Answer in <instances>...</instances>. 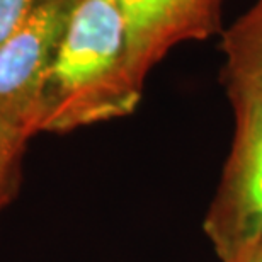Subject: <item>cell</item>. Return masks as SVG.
Wrapping results in <instances>:
<instances>
[{"instance_id": "cell-2", "label": "cell", "mask_w": 262, "mask_h": 262, "mask_svg": "<svg viewBox=\"0 0 262 262\" xmlns=\"http://www.w3.org/2000/svg\"><path fill=\"white\" fill-rule=\"evenodd\" d=\"M235 133L204 232L222 262H238L262 238V101L233 106Z\"/></svg>"}, {"instance_id": "cell-1", "label": "cell", "mask_w": 262, "mask_h": 262, "mask_svg": "<svg viewBox=\"0 0 262 262\" xmlns=\"http://www.w3.org/2000/svg\"><path fill=\"white\" fill-rule=\"evenodd\" d=\"M141 94L129 70L119 2L77 0L43 87L39 133H70L129 116Z\"/></svg>"}, {"instance_id": "cell-5", "label": "cell", "mask_w": 262, "mask_h": 262, "mask_svg": "<svg viewBox=\"0 0 262 262\" xmlns=\"http://www.w3.org/2000/svg\"><path fill=\"white\" fill-rule=\"evenodd\" d=\"M223 82L232 106L262 101V0L222 33Z\"/></svg>"}, {"instance_id": "cell-7", "label": "cell", "mask_w": 262, "mask_h": 262, "mask_svg": "<svg viewBox=\"0 0 262 262\" xmlns=\"http://www.w3.org/2000/svg\"><path fill=\"white\" fill-rule=\"evenodd\" d=\"M38 0H0V46L12 36Z\"/></svg>"}, {"instance_id": "cell-6", "label": "cell", "mask_w": 262, "mask_h": 262, "mask_svg": "<svg viewBox=\"0 0 262 262\" xmlns=\"http://www.w3.org/2000/svg\"><path fill=\"white\" fill-rule=\"evenodd\" d=\"M29 138L0 118V204L9 206L23 177V159Z\"/></svg>"}, {"instance_id": "cell-3", "label": "cell", "mask_w": 262, "mask_h": 262, "mask_svg": "<svg viewBox=\"0 0 262 262\" xmlns=\"http://www.w3.org/2000/svg\"><path fill=\"white\" fill-rule=\"evenodd\" d=\"M77 0H38L0 46V118L31 140L39 133L41 97Z\"/></svg>"}, {"instance_id": "cell-8", "label": "cell", "mask_w": 262, "mask_h": 262, "mask_svg": "<svg viewBox=\"0 0 262 262\" xmlns=\"http://www.w3.org/2000/svg\"><path fill=\"white\" fill-rule=\"evenodd\" d=\"M238 262H262V238L255 245H252Z\"/></svg>"}, {"instance_id": "cell-4", "label": "cell", "mask_w": 262, "mask_h": 262, "mask_svg": "<svg viewBox=\"0 0 262 262\" xmlns=\"http://www.w3.org/2000/svg\"><path fill=\"white\" fill-rule=\"evenodd\" d=\"M126 26L128 63L145 87L148 73L176 46L223 33L225 0H118Z\"/></svg>"}, {"instance_id": "cell-9", "label": "cell", "mask_w": 262, "mask_h": 262, "mask_svg": "<svg viewBox=\"0 0 262 262\" xmlns=\"http://www.w3.org/2000/svg\"><path fill=\"white\" fill-rule=\"evenodd\" d=\"M5 206H2V204H0V213H2V209H4Z\"/></svg>"}]
</instances>
